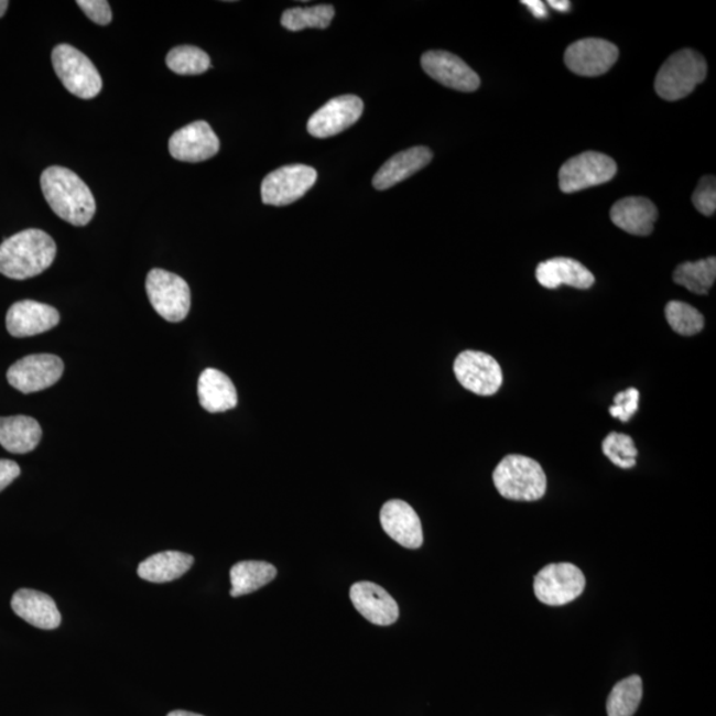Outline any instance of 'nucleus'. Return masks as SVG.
<instances>
[{
    "label": "nucleus",
    "mask_w": 716,
    "mask_h": 716,
    "mask_svg": "<svg viewBox=\"0 0 716 716\" xmlns=\"http://www.w3.org/2000/svg\"><path fill=\"white\" fill-rule=\"evenodd\" d=\"M45 200L58 218L74 226H87L95 217L96 200L79 175L67 167L45 169L41 178Z\"/></svg>",
    "instance_id": "1"
},
{
    "label": "nucleus",
    "mask_w": 716,
    "mask_h": 716,
    "mask_svg": "<svg viewBox=\"0 0 716 716\" xmlns=\"http://www.w3.org/2000/svg\"><path fill=\"white\" fill-rule=\"evenodd\" d=\"M56 243L47 232L24 230L0 245V273L10 279L25 280L41 275L54 263Z\"/></svg>",
    "instance_id": "2"
},
{
    "label": "nucleus",
    "mask_w": 716,
    "mask_h": 716,
    "mask_svg": "<svg viewBox=\"0 0 716 716\" xmlns=\"http://www.w3.org/2000/svg\"><path fill=\"white\" fill-rule=\"evenodd\" d=\"M492 479L501 497L509 500L535 501L542 499L546 491L542 466L524 455H507L495 468Z\"/></svg>",
    "instance_id": "3"
},
{
    "label": "nucleus",
    "mask_w": 716,
    "mask_h": 716,
    "mask_svg": "<svg viewBox=\"0 0 716 716\" xmlns=\"http://www.w3.org/2000/svg\"><path fill=\"white\" fill-rule=\"evenodd\" d=\"M706 75L707 63L698 52L688 48L675 52L655 77V93L666 101L685 99Z\"/></svg>",
    "instance_id": "4"
},
{
    "label": "nucleus",
    "mask_w": 716,
    "mask_h": 716,
    "mask_svg": "<svg viewBox=\"0 0 716 716\" xmlns=\"http://www.w3.org/2000/svg\"><path fill=\"white\" fill-rule=\"evenodd\" d=\"M52 64L58 79L72 95L83 100L95 99L101 93L99 70L86 55L69 44H61L52 51Z\"/></svg>",
    "instance_id": "5"
},
{
    "label": "nucleus",
    "mask_w": 716,
    "mask_h": 716,
    "mask_svg": "<svg viewBox=\"0 0 716 716\" xmlns=\"http://www.w3.org/2000/svg\"><path fill=\"white\" fill-rule=\"evenodd\" d=\"M147 292L152 307L165 321H185L191 311L192 295L184 279L175 273L154 269L148 273Z\"/></svg>",
    "instance_id": "6"
},
{
    "label": "nucleus",
    "mask_w": 716,
    "mask_h": 716,
    "mask_svg": "<svg viewBox=\"0 0 716 716\" xmlns=\"http://www.w3.org/2000/svg\"><path fill=\"white\" fill-rule=\"evenodd\" d=\"M584 573L578 566L571 563H557L544 566L539 571L533 581V590L540 603L550 607L575 601L585 589Z\"/></svg>",
    "instance_id": "7"
},
{
    "label": "nucleus",
    "mask_w": 716,
    "mask_h": 716,
    "mask_svg": "<svg viewBox=\"0 0 716 716\" xmlns=\"http://www.w3.org/2000/svg\"><path fill=\"white\" fill-rule=\"evenodd\" d=\"M616 173L617 164L609 155L585 152L566 161L560 169V191L571 194L607 184L615 178Z\"/></svg>",
    "instance_id": "8"
},
{
    "label": "nucleus",
    "mask_w": 716,
    "mask_h": 716,
    "mask_svg": "<svg viewBox=\"0 0 716 716\" xmlns=\"http://www.w3.org/2000/svg\"><path fill=\"white\" fill-rule=\"evenodd\" d=\"M317 172L307 165H289L270 173L262 182V200L270 206H286L304 197L316 184Z\"/></svg>",
    "instance_id": "9"
},
{
    "label": "nucleus",
    "mask_w": 716,
    "mask_h": 716,
    "mask_svg": "<svg viewBox=\"0 0 716 716\" xmlns=\"http://www.w3.org/2000/svg\"><path fill=\"white\" fill-rule=\"evenodd\" d=\"M454 373L462 387L478 395H493L503 383L498 361L484 351H462L454 362Z\"/></svg>",
    "instance_id": "10"
},
{
    "label": "nucleus",
    "mask_w": 716,
    "mask_h": 716,
    "mask_svg": "<svg viewBox=\"0 0 716 716\" xmlns=\"http://www.w3.org/2000/svg\"><path fill=\"white\" fill-rule=\"evenodd\" d=\"M64 362L54 355L23 357L9 369L8 380L12 388L24 394L42 392L62 379Z\"/></svg>",
    "instance_id": "11"
},
{
    "label": "nucleus",
    "mask_w": 716,
    "mask_h": 716,
    "mask_svg": "<svg viewBox=\"0 0 716 716\" xmlns=\"http://www.w3.org/2000/svg\"><path fill=\"white\" fill-rule=\"evenodd\" d=\"M618 58V48L604 39H583L569 45L564 62L573 74L594 77L607 74Z\"/></svg>",
    "instance_id": "12"
},
{
    "label": "nucleus",
    "mask_w": 716,
    "mask_h": 716,
    "mask_svg": "<svg viewBox=\"0 0 716 716\" xmlns=\"http://www.w3.org/2000/svg\"><path fill=\"white\" fill-rule=\"evenodd\" d=\"M362 112L364 102L360 97L354 95L336 97L312 115L307 129L316 139H328L355 126Z\"/></svg>",
    "instance_id": "13"
},
{
    "label": "nucleus",
    "mask_w": 716,
    "mask_h": 716,
    "mask_svg": "<svg viewBox=\"0 0 716 716\" xmlns=\"http://www.w3.org/2000/svg\"><path fill=\"white\" fill-rule=\"evenodd\" d=\"M220 142L206 121H195L177 130L169 141L172 158L182 162H204L218 154Z\"/></svg>",
    "instance_id": "14"
},
{
    "label": "nucleus",
    "mask_w": 716,
    "mask_h": 716,
    "mask_svg": "<svg viewBox=\"0 0 716 716\" xmlns=\"http://www.w3.org/2000/svg\"><path fill=\"white\" fill-rule=\"evenodd\" d=\"M421 65L432 79L459 93H474L480 86L478 74L451 52L428 51L421 57Z\"/></svg>",
    "instance_id": "15"
},
{
    "label": "nucleus",
    "mask_w": 716,
    "mask_h": 716,
    "mask_svg": "<svg viewBox=\"0 0 716 716\" xmlns=\"http://www.w3.org/2000/svg\"><path fill=\"white\" fill-rule=\"evenodd\" d=\"M61 323V314L48 304L23 301L11 305L6 325L11 336L31 337L44 334Z\"/></svg>",
    "instance_id": "16"
},
{
    "label": "nucleus",
    "mask_w": 716,
    "mask_h": 716,
    "mask_svg": "<svg viewBox=\"0 0 716 716\" xmlns=\"http://www.w3.org/2000/svg\"><path fill=\"white\" fill-rule=\"evenodd\" d=\"M380 519L383 531L405 549L416 550L423 544L420 517L406 501H388L382 507Z\"/></svg>",
    "instance_id": "17"
},
{
    "label": "nucleus",
    "mask_w": 716,
    "mask_h": 716,
    "mask_svg": "<svg viewBox=\"0 0 716 716\" xmlns=\"http://www.w3.org/2000/svg\"><path fill=\"white\" fill-rule=\"evenodd\" d=\"M350 600L358 614L369 622L388 627L399 620V605L380 585L369 582L356 583L350 588Z\"/></svg>",
    "instance_id": "18"
},
{
    "label": "nucleus",
    "mask_w": 716,
    "mask_h": 716,
    "mask_svg": "<svg viewBox=\"0 0 716 716\" xmlns=\"http://www.w3.org/2000/svg\"><path fill=\"white\" fill-rule=\"evenodd\" d=\"M657 218H659V210L653 202L642 197L618 200L610 210L611 223L631 236H650L654 230Z\"/></svg>",
    "instance_id": "19"
},
{
    "label": "nucleus",
    "mask_w": 716,
    "mask_h": 716,
    "mask_svg": "<svg viewBox=\"0 0 716 716\" xmlns=\"http://www.w3.org/2000/svg\"><path fill=\"white\" fill-rule=\"evenodd\" d=\"M11 608L32 627L52 630L61 627L62 615L48 595L32 589L18 590L12 596Z\"/></svg>",
    "instance_id": "20"
},
{
    "label": "nucleus",
    "mask_w": 716,
    "mask_h": 716,
    "mask_svg": "<svg viewBox=\"0 0 716 716\" xmlns=\"http://www.w3.org/2000/svg\"><path fill=\"white\" fill-rule=\"evenodd\" d=\"M536 279L540 285L549 290H556L563 284L577 290H589L596 280L587 267L569 258H553L540 263Z\"/></svg>",
    "instance_id": "21"
},
{
    "label": "nucleus",
    "mask_w": 716,
    "mask_h": 716,
    "mask_svg": "<svg viewBox=\"0 0 716 716\" xmlns=\"http://www.w3.org/2000/svg\"><path fill=\"white\" fill-rule=\"evenodd\" d=\"M432 160L433 153L426 147L410 148L405 152L397 153L376 173L373 186L377 191H388V188L412 177L413 174L427 166Z\"/></svg>",
    "instance_id": "22"
},
{
    "label": "nucleus",
    "mask_w": 716,
    "mask_h": 716,
    "mask_svg": "<svg viewBox=\"0 0 716 716\" xmlns=\"http://www.w3.org/2000/svg\"><path fill=\"white\" fill-rule=\"evenodd\" d=\"M200 406L208 413H224L238 405V393L232 381L220 370L208 368L198 381Z\"/></svg>",
    "instance_id": "23"
},
{
    "label": "nucleus",
    "mask_w": 716,
    "mask_h": 716,
    "mask_svg": "<svg viewBox=\"0 0 716 716\" xmlns=\"http://www.w3.org/2000/svg\"><path fill=\"white\" fill-rule=\"evenodd\" d=\"M42 440V427L28 415L0 416V445L12 454L34 452Z\"/></svg>",
    "instance_id": "24"
},
{
    "label": "nucleus",
    "mask_w": 716,
    "mask_h": 716,
    "mask_svg": "<svg viewBox=\"0 0 716 716\" xmlns=\"http://www.w3.org/2000/svg\"><path fill=\"white\" fill-rule=\"evenodd\" d=\"M194 557L177 551L155 553L139 565V576L149 583L162 584L177 581L192 568Z\"/></svg>",
    "instance_id": "25"
},
{
    "label": "nucleus",
    "mask_w": 716,
    "mask_h": 716,
    "mask_svg": "<svg viewBox=\"0 0 716 716\" xmlns=\"http://www.w3.org/2000/svg\"><path fill=\"white\" fill-rule=\"evenodd\" d=\"M278 575L275 566L265 562L247 560L232 566L230 571L231 596L240 597L253 594V592L265 587Z\"/></svg>",
    "instance_id": "26"
},
{
    "label": "nucleus",
    "mask_w": 716,
    "mask_h": 716,
    "mask_svg": "<svg viewBox=\"0 0 716 716\" xmlns=\"http://www.w3.org/2000/svg\"><path fill=\"white\" fill-rule=\"evenodd\" d=\"M674 282L685 286L696 295H707L716 279V259L707 258L698 262H686L676 267Z\"/></svg>",
    "instance_id": "27"
},
{
    "label": "nucleus",
    "mask_w": 716,
    "mask_h": 716,
    "mask_svg": "<svg viewBox=\"0 0 716 716\" xmlns=\"http://www.w3.org/2000/svg\"><path fill=\"white\" fill-rule=\"evenodd\" d=\"M643 683L640 675H630L611 688L607 702L608 716H633L642 701Z\"/></svg>",
    "instance_id": "28"
},
{
    "label": "nucleus",
    "mask_w": 716,
    "mask_h": 716,
    "mask_svg": "<svg viewBox=\"0 0 716 716\" xmlns=\"http://www.w3.org/2000/svg\"><path fill=\"white\" fill-rule=\"evenodd\" d=\"M335 17V9L330 4L314 6V8H295L283 12L282 25L289 31H303L305 29L325 30L329 28Z\"/></svg>",
    "instance_id": "29"
},
{
    "label": "nucleus",
    "mask_w": 716,
    "mask_h": 716,
    "mask_svg": "<svg viewBox=\"0 0 716 716\" xmlns=\"http://www.w3.org/2000/svg\"><path fill=\"white\" fill-rule=\"evenodd\" d=\"M169 69L177 75H200L211 68L210 56L193 45H180L166 56Z\"/></svg>",
    "instance_id": "30"
},
{
    "label": "nucleus",
    "mask_w": 716,
    "mask_h": 716,
    "mask_svg": "<svg viewBox=\"0 0 716 716\" xmlns=\"http://www.w3.org/2000/svg\"><path fill=\"white\" fill-rule=\"evenodd\" d=\"M665 316L670 327L681 336H694L705 327V318L701 312L686 303H668Z\"/></svg>",
    "instance_id": "31"
},
{
    "label": "nucleus",
    "mask_w": 716,
    "mask_h": 716,
    "mask_svg": "<svg viewBox=\"0 0 716 716\" xmlns=\"http://www.w3.org/2000/svg\"><path fill=\"white\" fill-rule=\"evenodd\" d=\"M603 452L611 464L621 468L636 466L638 451L627 434L611 432L603 442Z\"/></svg>",
    "instance_id": "32"
},
{
    "label": "nucleus",
    "mask_w": 716,
    "mask_h": 716,
    "mask_svg": "<svg viewBox=\"0 0 716 716\" xmlns=\"http://www.w3.org/2000/svg\"><path fill=\"white\" fill-rule=\"evenodd\" d=\"M693 204L701 214L712 217L716 210V180L706 175L699 181L693 194Z\"/></svg>",
    "instance_id": "33"
},
{
    "label": "nucleus",
    "mask_w": 716,
    "mask_h": 716,
    "mask_svg": "<svg viewBox=\"0 0 716 716\" xmlns=\"http://www.w3.org/2000/svg\"><path fill=\"white\" fill-rule=\"evenodd\" d=\"M614 401L615 405L609 408L610 415L622 422H629L631 416L637 413L640 392L636 388H630L618 393Z\"/></svg>",
    "instance_id": "34"
},
{
    "label": "nucleus",
    "mask_w": 716,
    "mask_h": 716,
    "mask_svg": "<svg viewBox=\"0 0 716 716\" xmlns=\"http://www.w3.org/2000/svg\"><path fill=\"white\" fill-rule=\"evenodd\" d=\"M77 6L96 24L108 25L112 22V10L107 0H79Z\"/></svg>",
    "instance_id": "35"
},
{
    "label": "nucleus",
    "mask_w": 716,
    "mask_h": 716,
    "mask_svg": "<svg viewBox=\"0 0 716 716\" xmlns=\"http://www.w3.org/2000/svg\"><path fill=\"white\" fill-rule=\"evenodd\" d=\"M21 475V467L14 460L0 459V491L8 488Z\"/></svg>",
    "instance_id": "36"
},
{
    "label": "nucleus",
    "mask_w": 716,
    "mask_h": 716,
    "mask_svg": "<svg viewBox=\"0 0 716 716\" xmlns=\"http://www.w3.org/2000/svg\"><path fill=\"white\" fill-rule=\"evenodd\" d=\"M522 4L527 6L532 12V15L538 19L549 17V12H546L545 4L542 0H523Z\"/></svg>",
    "instance_id": "37"
},
{
    "label": "nucleus",
    "mask_w": 716,
    "mask_h": 716,
    "mask_svg": "<svg viewBox=\"0 0 716 716\" xmlns=\"http://www.w3.org/2000/svg\"><path fill=\"white\" fill-rule=\"evenodd\" d=\"M549 4L553 10L560 11V12H566L571 9V3L566 2H557V0H550Z\"/></svg>",
    "instance_id": "38"
},
{
    "label": "nucleus",
    "mask_w": 716,
    "mask_h": 716,
    "mask_svg": "<svg viewBox=\"0 0 716 716\" xmlns=\"http://www.w3.org/2000/svg\"><path fill=\"white\" fill-rule=\"evenodd\" d=\"M167 716H204V715L184 712V709H175V712H172Z\"/></svg>",
    "instance_id": "39"
},
{
    "label": "nucleus",
    "mask_w": 716,
    "mask_h": 716,
    "mask_svg": "<svg viewBox=\"0 0 716 716\" xmlns=\"http://www.w3.org/2000/svg\"><path fill=\"white\" fill-rule=\"evenodd\" d=\"M9 4L8 0H0V18L6 14V11H8Z\"/></svg>",
    "instance_id": "40"
}]
</instances>
